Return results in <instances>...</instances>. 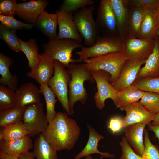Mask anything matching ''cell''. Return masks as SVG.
<instances>
[{"mask_svg":"<svg viewBox=\"0 0 159 159\" xmlns=\"http://www.w3.org/2000/svg\"><path fill=\"white\" fill-rule=\"evenodd\" d=\"M146 125L138 123L129 125L125 128L124 136L135 152L142 156L145 149L143 135Z\"/></svg>","mask_w":159,"mask_h":159,"instance_id":"obj_18","label":"cell"},{"mask_svg":"<svg viewBox=\"0 0 159 159\" xmlns=\"http://www.w3.org/2000/svg\"><path fill=\"white\" fill-rule=\"evenodd\" d=\"M94 6H85L73 15L74 21L77 30L84 40L87 47L93 46L95 43L100 32L93 16Z\"/></svg>","mask_w":159,"mask_h":159,"instance_id":"obj_6","label":"cell"},{"mask_svg":"<svg viewBox=\"0 0 159 159\" xmlns=\"http://www.w3.org/2000/svg\"><path fill=\"white\" fill-rule=\"evenodd\" d=\"M13 60L10 57L0 53V84L6 86L16 90L18 88L19 80L17 76L12 74L9 68L13 63Z\"/></svg>","mask_w":159,"mask_h":159,"instance_id":"obj_25","label":"cell"},{"mask_svg":"<svg viewBox=\"0 0 159 159\" xmlns=\"http://www.w3.org/2000/svg\"><path fill=\"white\" fill-rule=\"evenodd\" d=\"M96 82L97 91L94 98L96 107L102 110L105 107V102L107 99L115 101L118 91L115 90L110 82V75L102 70L91 71Z\"/></svg>","mask_w":159,"mask_h":159,"instance_id":"obj_10","label":"cell"},{"mask_svg":"<svg viewBox=\"0 0 159 159\" xmlns=\"http://www.w3.org/2000/svg\"><path fill=\"white\" fill-rule=\"evenodd\" d=\"M146 59H130L124 64L116 82L112 85L118 91L125 90L136 80L141 66L145 64Z\"/></svg>","mask_w":159,"mask_h":159,"instance_id":"obj_12","label":"cell"},{"mask_svg":"<svg viewBox=\"0 0 159 159\" xmlns=\"http://www.w3.org/2000/svg\"><path fill=\"white\" fill-rule=\"evenodd\" d=\"M16 30L8 29L0 23V39L6 44L9 48L16 52H22L20 39L16 34Z\"/></svg>","mask_w":159,"mask_h":159,"instance_id":"obj_33","label":"cell"},{"mask_svg":"<svg viewBox=\"0 0 159 159\" xmlns=\"http://www.w3.org/2000/svg\"><path fill=\"white\" fill-rule=\"evenodd\" d=\"M123 45V41L119 36L114 37L100 36L93 46H83L80 51L76 52L79 56L77 62H82L90 58L101 57L112 53L122 52Z\"/></svg>","mask_w":159,"mask_h":159,"instance_id":"obj_5","label":"cell"},{"mask_svg":"<svg viewBox=\"0 0 159 159\" xmlns=\"http://www.w3.org/2000/svg\"><path fill=\"white\" fill-rule=\"evenodd\" d=\"M159 28L156 18V10L144 8L138 38L154 39L158 35Z\"/></svg>","mask_w":159,"mask_h":159,"instance_id":"obj_22","label":"cell"},{"mask_svg":"<svg viewBox=\"0 0 159 159\" xmlns=\"http://www.w3.org/2000/svg\"><path fill=\"white\" fill-rule=\"evenodd\" d=\"M156 18L159 26V8L156 10Z\"/></svg>","mask_w":159,"mask_h":159,"instance_id":"obj_49","label":"cell"},{"mask_svg":"<svg viewBox=\"0 0 159 159\" xmlns=\"http://www.w3.org/2000/svg\"><path fill=\"white\" fill-rule=\"evenodd\" d=\"M39 89L45 99L46 113V117L49 123H50L55 117L57 112L55 106L57 101L55 94L47 84H40Z\"/></svg>","mask_w":159,"mask_h":159,"instance_id":"obj_29","label":"cell"},{"mask_svg":"<svg viewBox=\"0 0 159 159\" xmlns=\"http://www.w3.org/2000/svg\"><path fill=\"white\" fill-rule=\"evenodd\" d=\"M42 46L44 54L50 57L54 61H59L66 67L77 62L72 58L73 50L83 47L81 42L67 38L49 40Z\"/></svg>","mask_w":159,"mask_h":159,"instance_id":"obj_4","label":"cell"},{"mask_svg":"<svg viewBox=\"0 0 159 159\" xmlns=\"http://www.w3.org/2000/svg\"><path fill=\"white\" fill-rule=\"evenodd\" d=\"M67 70L71 76L69 84L68 98L69 107L72 115L74 106L77 102L79 101L84 104L87 101L88 95L84 86L85 82L88 81L93 84L95 81L91 71L85 63L71 64Z\"/></svg>","mask_w":159,"mask_h":159,"instance_id":"obj_2","label":"cell"},{"mask_svg":"<svg viewBox=\"0 0 159 159\" xmlns=\"http://www.w3.org/2000/svg\"><path fill=\"white\" fill-rule=\"evenodd\" d=\"M35 158L33 152L29 151L21 154L18 159H34Z\"/></svg>","mask_w":159,"mask_h":159,"instance_id":"obj_44","label":"cell"},{"mask_svg":"<svg viewBox=\"0 0 159 159\" xmlns=\"http://www.w3.org/2000/svg\"><path fill=\"white\" fill-rule=\"evenodd\" d=\"M26 106L0 111V127H5L21 121Z\"/></svg>","mask_w":159,"mask_h":159,"instance_id":"obj_31","label":"cell"},{"mask_svg":"<svg viewBox=\"0 0 159 159\" xmlns=\"http://www.w3.org/2000/svg\"><path fill=\"white\" fill-rule=\"evenodd\" d=\"M33 147L32 140L29 136L14 140L0 141V152L17 158Z\"/></svg>","mask_w":159,"mask_h":159,"instance_id":"obj_20","label":"cell"},{"mask_svg":"<svg viewBox=\"0 0 159 159\" xmlns=\"http://www.w3.org/2000/svg\"><path fill=\"white\" fill-rule=\"evenodd\" d=\"M96 22L102 36L114 37L119 36L116 20L110 0H101Z\"/></svg>","mask_w":159,"mask_h":159,"instance_id":"obj_9","label":"cell"},{"mask_svg":"<svg viewBox=\"0 0 159 159\" xmlns=\"http://www.w3.org/2000/svg\"><path fill=\"white\" fill-rule=\"evenodd\" d=\"M21 47L26 56L28 61V65L31 69H34L39 62L41 57L38 52V47L36 39H31L27 41L20 39Z\"/></svg>","mask_w":159,"mask_h":159,"instance_id":"obj_28","label":"cell"},{"mask_svg":"<svg viewBox=\"0 0 159 159\" xmlns=\"http://www.w3.org/2000/svg\"><path fill=\"white\" fill-rule=\"evenodd\" d=\"M33 147V152L36 159H58L57 152L45 139L42 133L37 135Z\"/></svg>","mask_w":159,"mask_h":159,"instance_id":"obj_27","label":"cell"},{"mask_svg":"<svg viewBox=\"0 0 159 159\" xmlns=\"http://www.w3.org/2000/svg\"><path fill=\"white\" fill-rule=\"evenodd\" d=\"M54 72L47 82L63 108L68 115H71L69 106L68 86L71 78L69 74L59 62L54 61Z\"/></svg>","mask_w":159,"mask_h":159,"instance_id":"obj_7","label":"cell"},{"mask_svg":"<svg viewBox=\"0 0 159 159\" xmlns=\"http://www.w3.org/2000/svg\"><path fill=\"white\" fill-rule=\"evenodd\" d=\"M132 85L145 92H151L159 94V77L136 80Z\"/></svg>","mask_w":159,"mask_h":159,"instance_id":"obj_36","label":"cell"},{"mask_svg":"<svg viewBox=\"0 0 159 159\" xmlns=\"http://www.w3.org/2000/svg\"><path fill=\"white\" fill-rule=\"evenodd\" d=\"M148 111L156 114L159 112V94L151 92H145L139 102Z\"/></svg>","mask_w":159,"mask_h":159,"instance_id":"obj_35","label":"cell"},{"mask_svg":"<svg viewBox=\"0 0 159 159\" xmlns=\"http://www.w3.org/2000/svg\"><path fill=\"white\" fill-rule=\"evenodd\" d=\"M40 59L36 66L27 74L29 77L38 83L46 84L54 72V61L48 55L42 53Z\"/></svg>","mask_w":159,"mask_h":159,"instance_id":"obj_17","label":"cell"},{"mask_svg":"<svg viewBox=\"0 0 159 159\" xmlns=\"http://www.w3.org/2000/svg\"><path fill=\"white\" fill-rule=\"evenodd\" d=\"M94 3L93 0H64L58 10L72 13L87 5H91Z\"/></svg>","mask_w":159,"mask_h":159,"instance_id":"obj_37","label":"cell"},{"mask_svg":"<svg viewBox=\"0 0 159 159\" xmlns=\"http://www.w3.org/2000/svg\"><path fill=\"white\" fill-rule=\"evenodd\" d=\"M0 159H18V158L13 157L6 153L0 152Z\"/></svg>","mask_w":159,"mask_h":159,"instance_id":"obj_46","label":"cell"},{"mask_svg":"<svg viewBox=\"0 0 159 159\" xmlns=\"http://www.w3.org/2000/svg\"><path fill=\"white\" fill-rule=\"evenodd\" d=\"M17 3L16 0L0 1V15L14 17L16 14Z\"/></svg>","mask_w":159,"mask_h":159,"instance_id":"obj_40","label":"cell"},{"mask_svg":"<svg viewBox=\"0 0 159 159\" xmlns=\"http://www.w3.org/2000/svg\"><path fill=\"white\" fill-rule=\"evenodd\" d=\"M80 133V127L75 120L69 117L67 113L58 112L42 134L57 152L73 148Z\"/></svg>","mask_w":159,"mask_h":159,"instance_id":"obj_1","label":"cell"},{"mask_svg":"<svg viewBox=\"0 0 159 159\" xmlns=\"http://www.w3.org/2000/svg\"><path fill=\"white\" fill-rule=\"evenodd\" d=\"M151 124L153 125H159V112L156 115Z\"/></svg>","mask_w":159,"mask_h":159,"instance_id":"obj_47","label":"cell"},{"mask_svg":"<svg viewBox=\"0 0 159 159\" xmlns=\"http://www.w3.org/2000/svg\"><path fill=\"white\" fill-rule=\"evenodd\" d=\"M85 157V159H93L92 156H91V155L87 156ZM95 159H96L95 158Z\"/></svg>","mask_w":159,"mask_h":159,"instance_id":"obj_50","label":"cell"},{"mask_svg":"<svg viewBox=\"0 0 159 159\" xmlns=\"http://www.w3.org/2000/svg\"><path fill=\"white\" fill-rule=\"evenodd\" d=\"M0 21L1 24L8 29L16 30L17 29H32V24L24 23L15 19L14 17L0 15Z\"/></svg>","mask_w":159,"mask_h":159,"instance_id":"obj_38","label":"cell"},{"mask_svg":"<svg viewBox=\"0 0 159 159\" xmlns=\"http://www.w3.org/2000/svg\"><path fill=\"white\" fill-rule=\"evenodd\" d=\"M58 25V18L55 13H49L47 11H43L38 18L33 24L49 40H53L57 36V28Z\"/></svg>","mask_w":159,"mask_h":159,"instance_id":"obj_23","label":"cell"},{"mask_svg":"<svg viewBox=\"0 0 159 159\" xmlns=\"http://www.w3.org/2000/svg\"><path fill=\"white\" fill-rule=\"evenodd\" d=\"M144 11V8L143 7L130 6L128 35L138 38Z\"/></svg>","mask_w":159,"mask_h":159,"instance_id":"obj_30","label":"cell"},{"mask_svg":"<svg viewBox=\"0 0 159 159\" xmlns=\"http://www.w3.org/2000/svg\"><path fill=\"white\" fill-rule=\"evenodd\" d=\"M119 108L126 113L125 116L122 119L124 128L138 123L149 124L153 120L156 115L149 112L139 102Z\"/></svg>","mask_w":159,"mask_h":159,"instance_id":"obj_13","label":"cell"},{"mask_svg":"<svg viewBox=\"0 0 159 159\" xmlns=\"http://www.w3.org/2000/svg\"><path fill=\"white\" fill-rule=\"evenodd\" d=\"M155 46L154 39H139L128 35L124 42L122 52L130 59H147Z\"/></svg>","mask_w":159,"mask_h":159,"instance_id":"obj_11","label":"cell"},{"mask_svg":"<svg viewBox=\"0 0 159 159\" xmlns=\"http://www.w3.org/2000/svg\"><path fill=\"white\" fill-rule=\"evenodd\" d=\"M115 16L119 36L123 42L128 35L130 6L128 0H110Z\"/></svg>","mask_w":159,"mask_h":159,"instance_id":"obj_16","label":"cell"},{"mask_svg":"<svg viewBox=\"0 0 159 159\" xmlns=\"http://www.w3.org/2000/svg\"><path fill=\"white\" fill-rule=\"evenodd\" d=\"M4 127L5 135L4 140L5 141L14 140L29 136V133L25 128L21 121Z\"/></svg>","mask_w":159,"mask_h":159,"instance_id":"obj_34","label":"cell"},{"mask_svg":"<svg viewBox=\"0 0 159 159\" xmlns=\"http://www.w3.org/2000/svg\"><path fill=\"white\" fill-rule=\"evenodd\" d=\"M43 106L41 102L26 106L21 121L31 137L43 133L49 124Z\"/></svg>","mask_w":159,"mask_h":159,"instance_id":"obj_8","label":"cell"},{"mask_svg":"<svg viewBox=\"0 0 159 159\" xmlns=\"http://www.w3.org/2000/svg\"><path fill=\"white\" fill-rule=\"evenodd\" d=\"M49 4L45 0H31L17 4L16 15L26 23L33 25Z\"/></svg>","mask_w":159,"mask_h":159,"instance_id":"obj_14","label":"cell"},{"mask_svg":"<svg viewBox=\"0 0 159 159\" xmlns=\"http://www.w3.org/2000/svg\"><path fill=\"white\" fill-rule=\"evenodd\" d=\"M145 149L142 157L143 159H159V150L151 142L148 130L144 131Z\"/></svg>","mask_w":159,"mask_h":159,"instance_id":"obj_39","label":"cell"},{"mask_svg":"<svg viewBox=\"0 0 159 159\" xmlns=\"http://www.w3.org/2000/svg\"><path fill=\"white\" fill-rule=\"evenodd\" d=\"M87 126L89 131L87 142L82 150L75 155L74 159H81L84 157L95 153L99 154L103 157L113 158L114 154L107 152H101L97 148L99 142L100 140L104 139V136L98 133L89 124H87Z\"/></svg>","mask_w":159,"mask_h":159,"instance_id":"obj_19","label":"cell"},{"mask_svg":"<svg viewBox=\"0 0 159 159\" xmlns=\"http://www.w3.org/2000/svg\"><path fill=\"white\" fill-rule=\"evenodd\" d=\"M148 130L153 131L159 141V125H153L151 124L148 125Z\"/></svg>","mask_w":159,"mask_h":159,"instance_id":"obj_45","label":"cell"},{"mask_svg":"<svg viewBox=\"0 0 159 159\" xmlns=\"http://www.w3.org/2000/svg\"><path fill=\"white\" fill-rule=\"evenodd\" d=\"M58 18L59 32L56 39H69L81 42L82 38L74 21L73 15L57 10L56 11Z\"/></svg>","mask_w":159,"mask_h":159,"instance_id":"obj_15","label":"cell"},{"mask_svg":"<svg viewBox=\"0 0 159 159\" xmlns=\"http://www.w3.org/2000/svg\"><path fill=\"white\" fill-rule=\"evenodd\" d=\"M130 7H141L156 10L159 8V0H128Z\"/></svg>","mask_w":159,"mask_h":159,"instance_id":"obj_42","label":"cell"},{"mask_svg":"<svg viewBox=\"0 0 159 159\" xmlns=\"http://www.w3.org/2000/svg\"><path fill=\"white\" fill-rule=\"evenodd\" d=\"M16 92L17 96L16 107H22L29 104L41 102L40 89L32 83L22 84Z\"/></svg>","mask_w":159,"mask_h":159,"instance_id":"obj_24","label":"cell"},{"mask_svg":"<svg viewBox=\"0 0 159 159\" xmlns=\"http://www.w3.org/2000/svg\"><path fill=\"white\" fill-rule=\"evenodd\" d=\"M157 35L159 36V28L157 32Z\"/></svg>","mask_w":159,"mask_h":159,"instance_id":"obj_51","label":"cell"},{"mask_svg":"<svg viewBox=\"0 0 159 159\" xmlns=\"http://www.w3.org/2000/svg\"><path fill=\"white\" fill-rule=\"evenodd\" d=\"M122 154L120 159H143L141 156L136 154L126 140L124 136L119 143Z\"/></svg>","mask_w":159,"mask_h":159,"instance_id":"obj_41","label":"cell"},{"mask_svg":"<svg viewBox=\"0 0 159 159\" xmlns=\"http://www.w3.org/2000/svg\"><path fill=\"white\" fill-rule=\"evenodd\" d=\"M145 92L132 85L125 90L118 91L114 103L117 108H119L139 102Z\"/></svg>","mask_w":159,"mask_h":159,"instance_id":"obj_26","label":"cell"},{"mask_svg":"<svg viewBox=\"0 0 159 159\" xmlns=\"http://www.w3.org/2000/svg\"><path fill=\"white\" fill-rule=\"evenodd\" d=\"M108 127L113 134L119 132L122 129L124 128L122 119L118 117L111 118Z\"/></svg>","mask_w":159,"mask_h":159,"instance_id":"obj_43","label":"cell"},{"mask_svg":"<svg viewBox=\"0 0 159 159\" xmlns=\"http://www.w3.org/2000/svg\"><path fill=\"white\" fill-rule=\"evenodd\" d=\"M154 40L155 46L153 51L146 60L144 66L140 68L136 80L159 77V36H157Z\"/></svg>","mask_w":159,"mask_h":159,"instance_id":"obj_21","label":"cell"},{"mask_svg":"<svg viewBox=\"0 0 159 159\" xmlns=\"http://www.w3.org/2000/svg\"><path fill=\"white\" fill-rule=\"evenodd\" d=\"M5 135V131L4 127H0V141L4 140Z\"/></svg>","mask_w":159,"mask_h":159,"instance_id":"obj_48","label":"cell"},{"mask_svg":"<svg viewBox=\"0 0 159 159\" xmlns=\"http://www.w3.org/2000/svg\"><path fill=\"white\" fill-rule=\"evenodd\" d=\"M17 96L16 91L4 85H0V111L17 106Z\"/></svg>","mask_w":159,"mask_h":159,"instance_id":"obj_32","label":"cell"},{"mask_svg":"<svg viewBox=\"0 0 159 159\" xmlns=\"http://www.w3.org/2000/svg\"><path fill=\"white\" fill-rule=\"evenodd\" d=\"M129 59L122 52L90 58L82 62L91 71L102 70L108 73L110 75V82L112 85L117 79L124 64Z\"/></svg>","mask_w":159,"mask_h":159,"instance_id":"obj_3","label":"cell"}]
</instances>
